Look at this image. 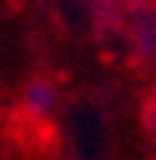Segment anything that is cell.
<instances>
[{"label":"cell","mask_w":156,"mask_h":160,"mask_svg":"<svg viewBox=\"0 0 156 160\" xmlns=\"http://www.w3.org/2000/svg\"><path fill=\"white\" fill-rule=\"evenodd\" d=\"M55 102H59V90H55V82H47V78H35V82H27V90H23V109L35 117H47L55 109Z\"/></svg>","instance_id":"obj_1"},{"label":"cell","mask_w":156,"mask_h":160,"mask_svg":"<svg viewBox=\"0 0 156 160\" xmlns=\"http://www.w3.org/2000/svg\"><path fill=\"white\" fill-rule=\"evenodd\" d=\"M137 47H140V55H148V59L156 55V23H152L148 12H140V20H137Z\"/></svg>","instance_id":"obj_2"}]
</instances>
